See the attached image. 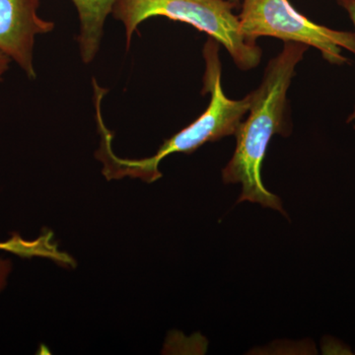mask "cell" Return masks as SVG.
I'll list each match as a JSON object with an SVG mask.
<instances>
[{
	"mask_svg": "<svg viewBox=\"0 0 355 355\" xmlns=\"http://www.w3.org/2000/svg\"><path fill=\"white\" fill-rule=\"evenodd\" d=\"M308 49L304 44L284 42L279 55L266 65L259 87L249 94V116L235 133L234 154L222 171L224 183L242 184L238 202L260 203L286 216L280 198L263 186L261 165L273 135L287 137L291 132L286 118L287 92Z\"/></svg>",
	"mask_w": 355,
	"mask_h": 355,
	"instance_id": "obj_1",
	"label": "cell"
},
{
	"mask_svg": "<svg viewBox=\"0 0 355 355\" xmlns=\"http://www.w3.org/2000/svg\"><path fill=\"white\" fill-rule=\"evenodd\" d=\"M205 70L203 76L202 94L209 93V107L188 127L180 130L165 140L157 153L149 158L123 159L118 157L112 149L113 135L105 123H100L99 150L96 157L104 165L103 174L108 180L123 177L137 178L147 183H153L162 177L159 165L163 159L175 153L191 154L207 142L235 135L248 114L251 98L248 94L241 100L229 99L224 94L221 85V62L219 58V44L216 40L207 39L203 48Z\"/></svg>",
	"mask_w": 355,
	"mask_h": 355,
	"instance_id": "obj_2",
	"label": "cell"
},
{
	"mask_svg": "<svg viewBox=\"0 0 355 355\" xmlns=\"http://www.w3.org/2000/svg\"><path fill=\"white\" fill-rule=\"evenodd\" d=\"M236 7L229 0H119L113 15L125 27L128 49L142 22L165 17L209 35L226 49L237 67L253 69L260 64L263 51L242 34L239 18L233 13Z\"/></svg>",
	"mask_w": 355,
	"mask_h": 355,
	"instance_id": "obj_3",
	"label": "cell"
},
{
	"mask_svg": "<svg viewBox=\"0 0 355 355\" xmlns=\"http://www.w3.org/2000/svg\"><path fill=\"white\" fill-rule=\"evenodd\" d=\"M238 18L242 34L254 43L260 37H273L304 44L317 49L324 60L335 65L349 64L343 50L355 55V33L317 24L298 12L288 0H243Z\"/></svg>",
	"mask_w": 355,
	"mask_h": 355,
	"instance_id": "obj_4",
	"label": "cell"
},
{
	"mask_svg": "<svg viewBox=\"0 0 355 355\" xmlns=\"http://www.w3.org/2000/svg\"><path fill=\"white\" fill-rule=\"evenodd\" d=\"M41 0H0V51L15 62L30 79H36V37L55 29L39 15Z\"/></svg>",
	"mask_w": 355,
	"mask_h": 355,
	"instance_id": "obj_5",
	"label": "cell"
},
{
	"mask_svg": "<svg viewBox=\"0 0 355 355\" xmlns=\"http://www.w3.org/2000/svg\"><path fill=\"white\" fill-rule=\"evenodd\" d=\"M119 0H72L80 22L79 51L84 64L94 60L101 44L105 22Z\"/></svg>",
	"mask_w": 355,
	"mask_h": 355,
	"instance_id": "obj_6",
	"label": "cell"
},
{
	"mask_svg": "<svg viewBox=\"0 0 355 355\" xmlns=\"http://www.w3.org/2000/svg\"><path fill=\"white\" fill-rule=\"evenodd\" d=\"M0 250L11 252L22 257L43 256L53 258V245L50 244V237L43 236L34 241L22 239L20 236L14 235L6 242H0Z\"/></svg>",
	"mask_w": 355,
	"mask_h": 355,
	"instance_id": "obj_7",
	"label": "cell"
},
{
	"mask_svg": "<svg viewBox=\"0 0 355 355\" xmlns=\"http://www.w3.org/2000/svg\"><path fill=\"white\" fill-rule=\"evenodd\" d=\"M336 1L338 2V6L343 7L349 13L350 19H352L355 27V0H336ZM352 121H355V107L349 119H347V123H352Z\"/></svg>",
	"mask_w": 355,
	"mask_h": 355,
	"instance_id": "obj_8",
	"label": "cell"
},
{
	"mask_svg": "<svg viewBox=\"0 0 355 355\" xmlns=\"http://www.w3.org/2000/svg\"><path fill=\"white\" fill-rule=\"evenodd\" d=\"M11 270V263L9 261L0 260V291L6 286L7 277Z\"/></svg>",
	"mask_w": 355,
	"mask_h": 355,
	"instance_id": "obj_9",
	"label": "cell"
},
{
	"mask_svg": "<svg viewBox=\"0 0 355 355\" xmlns=\"http://www.w3.org/2000/svg\"><path fill=\"white\" fill-rule=\"evenodd\" d=\"M10 58L0 51V80H1L2 77L4 76V74L6 73L7 70L9 69V64H10Z\"/></svg>",
	"mask_w": 355,
	"mask_h": 355,
	"instance_id": "obj_10",
	"label": "cell"
},
{
	"mask_svg": "<svg viewBox=\"0 0 355 355\" xmlns=\"http://www.w3.org/2000/svg\"><path fill=\"white\" fill-rule=\"evenodd\" d=\"M229 1L232 2V3H234L235 6H239L240 2H241V0H229Z\"/></svg>",
	"mask_w": 355,
	"mask_h": 355,
	"instance_id": "obj_11",
	"label": "cell"
}]
</instances>
